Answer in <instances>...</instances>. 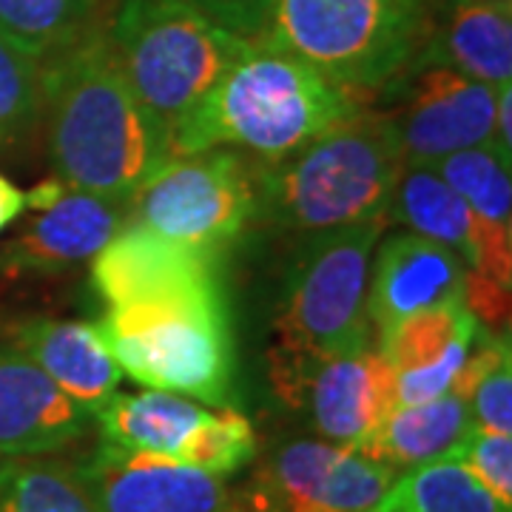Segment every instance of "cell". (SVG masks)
Segmentation results:
<instances>
[{
	"instance_id": "cell-12",
	"label": "cell",
	"mask_w": 512,
	"mask_h": 512,
	"mask_svg": "<svg viewBox=\"0 0 512 512\" xmlns=\"http://www.w3.org/2000/svg\"><path fill=\"white\" fill-rule=\"evenodd\" d=\"M393 83H402V92L384 114L396 128L407 168H430L456 151L493 143L498 86L444 66L416 69Z\"/></svg>"
},
{
	"instance_id": "cell-34",
	"label": "cell",
	"mask_w": 512,
	"mask_h": 512,
	"mask_svg": "<svg viewBox=\"0 0 512 512\" xmlns=\"http://www.w3.org/2000/svg\"><path fill=\"white\" fill-rule=\"evenodd\" d=\"M26 211V191H20L6 174H0V234L20 220V214Z\"/></svg>"
},
{
	"instance_id": "cell-18",
	"label": "cell",
	"mask_w": 512,
	"mask_h": 512,
	"mask_svg": "<svg viewBox=\"0 0 512 512\" xmlns=\"http://www.w3.org/2000/svg\"><path fill=\"white\" fill-rule=\"evenodd\" d=\"M12 345L92 416L123 382V370L100 342L92 322L29 319L15 328Z\"/></svg>"
},
{
	"instance_id": "cell-4",
	"label": "cell",
	"mask_w": 512,
	"mask_h": 512,
	"mask_svg": "<svg viewBox=\"0 0 512 512\" xmlns=\"http://www.w3.org/2000/svg\"><path fill=\"white\" fill-rule=\"evenodd\" d=\"M439 9V0H276L262 46L353 92H376L413 69Z\"/></svg>"
},
{
	"instance_id": "cell-20",
	"label": "cell",
	"mask_w": 512,
	"mask_h": 512,
	"mask_svg": "<svg viewBox=\"0 0 512 512\" xmlns=\"http://www.w3.org/2000/svg\"><path fill=\"white\" fill-rule=\"evenodd\" d=\"M473 424L470 404L453 393L424 404H396L393 413L353 450L382 461L390 470H413L447 456Z\"/></svg>"
},
{
	"instance_id": "cell-17",
	"label": "cell",
	"mask_w": 512,
	"mask_h": 512,
	"mask_svg": "<svg viewBox=\"0 0 512 512\" xmlns=\"http://www.w3.org/2000/svg\"><path fill=\"white\" fill-rule=\"evenodd\" d=\"M131 217V200L66 191L55 208L40 211L0 251V265L12 274H57L92 259Z\"/></svg>"
},
{
	"instance_id": "cell-14",
	"label": "cell",
	"mask_w": 512,
	"mask_h": 512,
	"mask_svg": "<svg viewBox=\"0 0 512 512\" xmlns=\"http://www.w3.org/2000/svg\"><path fill=\"white\" fill-rule=\"evenodd\" d=\"M387 222H399L419 237L453 248L467 271L512 282V231L478 220L473 208L433 168H407L387 205Z\"/></svg>"
},
{
	"instance_id": "cell-9",
	"label": "cell",
	"mask_w": 512,
	"mask_h": 512,
	"mask_svg": "<svg viewBox=\"0 0 512 512\" xmlns=\"http://www.w3.org/2000/svg\"><path fill=\"white\" fill-rule=\"evenodd\" d=\"M396 470L353 447L293 439L268 453L239 493L242 512H370Z\"/></svg>"
},
{
	"instance_id": "cell-21",
	"label": "cell",
	"mask_w": 512,
	"mask_h": 512,
	"mask_svg": "<svg viewBox=\"0 0 512 512\" xmlns=\"http://www.w3.org/2000/svg\"><path fill=\"white\" fill-rule=\"evenodd\" d=\"M208 410L188 402L177 393L148 390V393H111L94 410L103 444L177 458L183 441L205 419Z\"/></svg>"
},
{
	"instance_id": "cell-35",
	"label": "cell",
	"mask_w": 512,
	"mask_h": 512,
	"mask_svg": "<svg viewBox=\"0 0 512 512\" xmlns=\"http://www.w3.org/2000/svg\"><path fill=\"white\" fill-rule=\"evenodd\" d=\"M66 191H69V185L63 183L60 177L43 180V183H37L35 188H29V191H26V208L49 211V208H55L57 202L66 197Z\"/></svg>"
},
{
	"instance_id": "cell-8",
	"label": "cell",
	"mask_w": 512,
	"mask_h": 512,
	"mask_svg": "<svg viewBox=\"0 0 512 512\" xmlns=\"http://www.w3.org/2000/svg\"><path fill=\"white\" fill-rule=\"evenodd\" d=\"M131 217L165 237L217 251L254 222L256 165L222 148L174 157L131 197Z\"/></svg>"
},
{
	"instance_id": "cell-23",
	"label": "cell",
	"mask_w": 512,
	"mask_h": 512,
	"mask_svg": "<svg viewBox=\"0 0 512 512\" xmlns=\"http://www.w3.org/2000/svg\"><path fill=\"white\" fill-rule=\"evenodd\" d=\"M0 512H97L77 464L32 456L0 461Z\"/></svg>"
},
{
	"instance_id": "cell-3",
	"label": "cell",
	"mask_w": 512,
	"mask_h": 512,
	"mask_svg": "<svg viewBox=\"0 0 512 512\" xmlns=\"http://www.w3.org/2000/svg\"><path fill=\"white\" fill-rule=\"evenodd\" d=\"M404 171L387 114L362 109L288 157L256 165L254 222L316 234L384 220Z\"/></svg>"
},
{
	"instance_id": "cell-6",
	"label": "cell",
	"mask_w": 512,
	"mask_h": 512,
	"mask_svg": "<svg viewBox=\"0 0 512 512\" xmlns=\"http://www.w3.org/2000/svg\"><path fill=\"white\" fill-rule=\"evenodd\" d=\"M384 225L359 222L302 237L285 271L271 362L299 365L367 350V271Z\"/></svg>"
},
{
	"instance_id": "cell-16",
	"label": "cell",
	"mask_w": 512,
	"mask_h": 512,
	"mask_svg": "<svg viewBox=\"0 0 512 512\" xmlns=\"http://www.w3.org/2000/svg\"><path fill=\"white\" fill-rule=\"evenodd\" d=\"M464 276L467 265L453 248L413 231L390 234L370 276L367 319L382 336L410 313L464 302Z\"/></svg>"
},
{
	"instance_id": "cell-30",
	"label": "cell",
	"mask_w": 512,
	"mask_h": 512,
	"mask_svg": "<svg viewBox=\"0 0 512 512\" xmlns=\"http://www.w3.org/2000/svg\"><path fill=\"white\" fill-rule=\"evenodd\" d=\"M481 330H484V325L461 333L439 362L396 373V404H424L447 396L453 390V384L458 379V370L464 367L470 350L476 348Z\"/></svg>"
},
{
	"instance_id": "cell-15",
	"label": "cell",
	"mask_w": 512,
	"mask_h": 512,
	"mask_svg": "<svg viewBox=\"0 0 512 512\" xmlns=\"http://www.w3.org/2000/svg\"><path fill=\"white\" fill-rule=\"evenodd\" d=\"M92 427V413L66 396L15 345H0V461L52 456Z\"/></svg>"
},
{
	"instance_id": "cell-29",
	"label": "cell",
	"mask_w": 512,
	"mask_h": 512,
	"mask_svg": "<svg viewBox=\"0 0 512 512\" xmlns=\"http://www.w3.org/2000/svg\"><path fill=\"white\" fill-rule=\"evenodd\" d=\"M444 458L458 461L467 473L473 476L490 490V493L512 504V439L501 436V433H490L481 427H470L467 436L458 441L456 447Z\"/></svg>"
},
{
	"instance_id": "cell-7",
	"label": "cell",
	"mask_w": 512,
	"mask_h": 512,
	"mask_svg": "<svg viewBox=\"0 0 512 512\" xmlns=\"http://www.w3.org/2000/svg\"><path fill=\"white\" fill-rule=\"evenodd\" d=\"M94 330L128 379L214 407L234 402L237 353L228 299L109 308Z\"/></svg>"
},
{
	"instance_id": "cell-13",
	"label": "cell",
	"mask_w": 512,
	"mask_h": 512,
	"mask_svg": "<svg viewBox=\"0 0 512 512\" xmlns=\"http://www.w3.org/2000/svg\"><path fill=\"white\" fill-rule=\"evenodd\" d=\"M77 473L97 512H242L222 478L171 456L100 444Z\"/></svg>"
},
{
	"instance_id": "cell-32",
	"label": "cell",
	"mask_w": 512,
	"mask_h": 512,
	"mask_svg": "<svg viewBox=\"0 0 512 512\" xmlns=\"http://www.w3.org/2000/svg\"><path fill=\"white\" fill-rule=\"evenodd\" d=\"M208 18H214L228 32L262 43L268 23L274 18L276 0H191Z\"/></svg>"
},
{
	"instance_id": "cell-25",
	"label": "cell",
	"mask_w": 512,
	"mask_h": 512,
	"mask_svg": "<svg viewBox=\"0 0 512 512\" xmlns=\"http://www.w3.org/2000/svg\"><path fill=\"white\" fill-rule=\"evenodd\" d=\"M430 168L473 208L484 225L512 231L510 165L498 157L493 146L464 148Z\"/></svg>"
},
{
	"instance_id": "cell-22",
	"label": "cell",
	"mask_w": 512,
	"mask_h": 512,
	"mask_svg": "<svg viewBox=\"0 0 512 512\" xmlns=\"http://www.w3.org/2000/svg\"><path fill=\"white\" fill-rule=\"evenodd\" d=\"M370 512H510L458 461L439 458L393 478Z\"/></svg>"
},
{
	"instance_id": "cell-24",
	"label": "cell",
	"mask_w": 512,
	"mask_h": 512,
	"mask_svg": "<svg viewBox=\"0 0 512 512\" xmlns=\"http://www.w3.org/2000/svg\"><path fill=\"white\" fill-rule=\"evenodd\" d=\"M97 0H0V37L49 60L92 32Z\"/></svg>"
},
{
	"instance_id": "cell-31",
	"label": "cell",
	"mask_w": 512,
	"mask_h": 512,
	"mask_svg": "<svg viewBox=\"0 0 512 512\" xmlns=\"http://www.w3.org/2000/svg\"><path fill=\"white\" fill-rule=\"evenodd\" d=\"M470 413L476 427L510 436L512 433V356H504L495 367L484 373V379L470 393Z\"/></svg>"
},
{
	"instance_id": "cell-28",
	"label": "cell",
	"mask_w": 512,
	"mask_h": 512,
	"mask_svg": "<svg viewBox=\"0 0 512 512\" xmlns=\"http://www.w3.org/2000/svg\"><path fill=\"white\" fill-rule=\"evenodd\" d=\"M43 114V60L0 37V148L23 140Z\"/></svg>"
},
{
	"instance_id": "cell-33",
	"label": "cell",
	"mask_w": 512,
	"mask_h": 512,
	"mask_svg": "<svg viewBox=\"0 0 512 512\" xmlns=\"http://www.w3.org/2000/svg\"><path fill=\"white\" fill-rule=\"evenodd\" d=\"M512 86L504 83L498 86V94H495V120H493V143L490 146L498 151V157L504 163H512Z\"/></svg>"
},
{
	"instance_id": "cell-1",
	"label": "cell",
	"mask_w": 512,
	"mask_h": 512,
	"mask_svg": "<svg viewBox=\"0 0 512 512\" xmlns=\"http://www.w3.org/2000/svg\"><path fill=\"white\" fill-rule=\"evenodd\" d=\"M57 177L114 200L140 194L174 160L171 131L134 92L106 32H86L43 66Z\"/></svg>"
},
{
	"instance_id": "cell-19",
	"label": "cell",
	"mask_w": 512,
	"mask_h": 512,
	"mask_svg": "<svg viewBox=\"0 0 512 512\" xmlns=\"http://www.w3.org/2000/svg\"><path fill=\"white\" fill-rule=\"evenodd\" d=\"M444 66L487 86L512 77V0L456 3L439 9L433 35L410 72Z\"/></svg>"
},
{
	"instance_id": "cell-26",
	"label": "cell",
	"mask_w": 512,
	"mask_h": 512,
	"mask_svg": "<svg viewBox=\"0 0 512 512\" xmlns=\"http://www.w3.org/2000/svg\"><path fill=\"white\" fill-rule=\"evenodd\" d=\"M481 322L464 302L439 305L404 316L399 325L379 336V353L396 373L416 370L439 362L461 333L478 328Z\"/></svg>"
},
{
	"instance_id": "cell-5",
	"label": "cell",
	"mask_w": 512,
	"mask_h": 512,
	"mask_svg": "<svg viewBox=\"0 0 512 512\" xmlns=\"http://www.w3.org/2000/svg\"><path fill=\"white\" fill-rule=\"evenodd\" d=\"M109 37L134 92L168 131L256 46L191 0H123Z\"/></svg>"
},
{
	"instance_id": "cell-36",
	"label": "cell",
	"mask_w": 512,
	"mask_h": 512,
	"mask_svg": "<svg viewBox=\"0 0 512 512\" xmlns=\"http://www.w3.org/2000/svg\"><path fill=\"white\" fill-rule=\"evenodd\" d=\"M441 6H456V3H490V0H439Z\"/></svg>"
},
{
	"instance_id": "cell-11",
	"label": "cell",
	"mask_w": 512,
	"mask_h": 512,
	"mask_svg": "<svg viewBox=\"0 0 512 512\" xmlns=\"http://www.w3.org/2000/svg\"><path fill=\"white\" fill-rule=\"evenodd\" d=\"M271 384L319 436L342 447H359L396 407V370L379 350L299 365L271 362Z\"/></svg>"
},
{
	"instance_id": "cell-10",
	"label": "cell",
	"mask_w": 512,
	"mask_h": 512,
	"mask_svg": "<svg viewBox=\"0 0 512 512\" xmlns=\"http://www.w3.org/2000/svg\"><path fill=\"white\" fill-rule=\"evenodd\" d=\"M92 288L109 308L225 302L217 251L123 225L92 256Z\"/></svg>"
},
{
	"instance_id": "cell-27",
	"label": "cell",
	"mask_w": 512,
	"mask_h": 512,
	"mask_svg": "<svg viewBox=\"0 0 512 512\" xmlns=\"http://www.w3.org/2000/svg\"><path fill=\"white\" fill-rule=\"evenodd\" d=\"M256 456V433L248 416L237 407H220L205 413V419L183 441L177 461L197 467L202 473L225 478L248 467Z\"/></svg>"
},
{
	"instance_id": "cell-2",
	"label": "cell",
	"mask_w": 512,
	"mask_h": 512,
	"mask_svg": "<svg viewBox=\"0 0 512 512\" xmlns=\"http://www.w3.org/2000/svg\"><path fill=\"white\" fill-rule=\"evenodd\" d=\"M362 109V92L339 86L302 57L256 43L171 131L174 157L245 148L274 163Z\"/></svg>"
}]
</instances>
